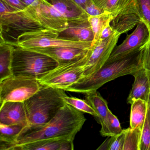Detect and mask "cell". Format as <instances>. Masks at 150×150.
Masks as SVG:
<instances>
[{
	"label": "cell",
	"instance_id": "cell-1",
	"mask_svg": "<svg viewBox=\"0 0 150 150\" xmlns=\"http://www.w3.org/2000/svg\"><path fill=\"white\" fill-rule=\"evenodd\" d=\"M86 120L83 112L66 103L47 123L41 126L25 127L9 150L13 146L39 139L68 136L75 137Z\"/></svg>",
	"mask_w": 150,
	"mask_h": 150
},
{
	"label": "cell",
	"instance_id": "cell-2",
	"mask_svg": "<svg viewBox=\"0 0 150 150\" xmlns=\"http://www.w3.org/2000/svg\"><path fill=\"white\" fill-rule=\"evenodd\" d=\"M143 49L121 58L107 61L97 71L81 79L65 91L85 93L97 90L107 82L117 78L129 74L133 75L143 67Z\"/></svg>",
	"mask_w": 150,
	"mask_h": 150
},
{
	"label": "cell",
	"instance_id": "cell-3",
	"mask_svg": "<svg viewBox=\"0 0 150 150\" xmlns=\"http://www.w3.org/2000/svg\"><path fill=\"white\" fill-rule=\"evenodd\" d=\"M64 90L41 86L34 95L24 102L28 126H37L49 122L66 103Z\"/></svg>",
	"mask_w": 150,
	"mask_h": 150
},
{
	"label": "cell",
	"instance_id": "cell-4",
	"mask_svg": "<svg viewBox=\"0 0 150 150\" xmlns=\"http://www.w3.org/2000/svg\"><path fill=\"white\" fill-rule=\"evenodd\" d=\"M59 64L47 55L14 45L12 64L13 76L38 80Z\"/></svg>",
	"mask_w": 150,
	"mask_h": 150
},
{
	"label": "cell",
	"instance_id": "cell-5",
	"mask_svg": "<svg viewBox=\"0 0 150 150\" xmlns=\"http://www.w3.org/2000/svg\"><path fill=\"white\" fill-rule=\"evenodd\" d=\"M45 29L27 9L20 11L8 6L2 0L0 1L1 38L8 35L14 39L15 42L18 37L24 33Z\"/></svg>",
	"mask_w": 150,
	"mask_h": 150
},
{
	"label": "cell",
	"instance_id": "cell-6",
	"mask_svg": "<svg viewBox=\"0 0 150 150\" xmlns=\"http://www.w3.org/2000/svg\"><path fill=\"white\" fill-rule=\"evenodd\" d=\"M92 50V47L82 57L59 64L55 69L39 79V83L42 86L65 91L70 86L83 79V66L87 61Z\"/></svg>",
	"mask_w": 150,
	"mask_h": 150
},
{
	"label": "cell",
	"instance_id": "cell-7",
	"mask_svg": "<svg viewBox=\"0 0 150 150\" xmlns=\"http://www.w3.org/2000/svg\"><path fill=\"white\" fill-rule=\"evenodd\" d=\"M59 34L46 29L27 32L19 36L15 42L10 43L23 48L66 47L88 50L92 47L91 42L66 40L59 38Z\"/></svg>",
	"mask_w": 150,
	"mask_h": 150
},
{
	"label": "cell",
	"instance_id": "cell-8",
	"mask_svg": "<svg viewBox=\"0 0 150 150\" xmlns=\"http://www.w3.org/2000/svg\"><path fill=\"white\" fill-rule=\"evenodd\" d=\"M41 86L38 80L12 75L0 81V104L7 101L24 102Z\"/></svg>",
	"mask_w": 150,
	"mask_h": 150
},
{
	"label": "cell",
	"instance_id": "cell-9",
	"mask_svg": "<svg viewBox=\"0 0 150 150\" xmlns=\"http://www.w3.org/2000/svg\"><path fill=\"white\" fill-rule=\"evenodd\" d=\"M27 10L47 29L59 34L68 27V21L46 0H40L37 6L28 7Z\"/></svg>",
	"mask_w": 150,
	"mask_h": 150
},
{
	"label": "cell",
	"instance_id": "cell-10",
	"mask_svg": "<svg viewBox=\"0 0 150 150\" xmlns=\"http://www.w3.org/2000/svg\"><path fill=\"white\" fill-rule=\"evenodd\" d=\"M121 35L115 32L109 38L100 40L92 46L90 56L83 66L84 77H88L97 71L110 57Z\"/></svg>",
	"mask_w": 150,
	"mask_h": 150
},
{
	"label": "cell",
	"instance_id": "cell-11",
	"mask_svg": "<svg viewBox=\"0 0 150 150\" xmlns=\"http://www.w3.org/2000/svg\"><path fill=\"white\" fill-rule=\"evenodd\" d=\"M150 39V32L148 27L144 22H140L122 44L115 47L107 61L118 59L141 50Z\"/></svg>",
	"mask_w": 150,
	"mask_h": 150
},
{
	"label": "cell",
	"instance_id": "cell-12",
	"mask_svg": "<svg viewBox=\"0 0 150 150\" xmlns=\"http://www.w3.org/2000/svg\"><path fill=\"white\" fill-rule=\"evenodd\" d=\"M0 123L28 126L25 105L23 102L7 101L1 105Z\"/></svg>",
	"mask_w": 150,
	"mask_h": 150
},
{
	"label": "cell",
	"instance_id": "cell-13",
	"mask_svg": "<svg viewBox=\"0 0 150 150\" xmlns=\"http://www.w3.org/2000/svg\"><path fill=\"white\" fill-rule=\"evenodd\" d=\"M58 11L68 23L88 21V16L74 0H46Z\"/></svg>",
	"mask_w": 150,
	"mask_h": 150
},
{
	"label": "cell",
	"instance_id": "cell-14",
	"mask_svg": "<svg viewBox=\"0 0 150 150\" xmlns=\"http://www.w3.org/2000/svg\"><path fill=\"white\" fill-rule=\"evenodd\" d=\"M47 55L56 60L59 64L66 63L85 55L88 50L66 47L25 48Z\"/></svg>",
	"mask_w": 150,
	"mask_h": 150
},
{
	"label": "cell",
	"instance_id": "cell-15",
	"mask_svg": "<svg viewBox=\"0 0 150 150\" xmlns=\"http://www.w3.org/2000/svg\"><path fill=\"white\" fill-rule=\"evenodd\" d=\"M132 76L134 77V81L127 99L128 103L131 104L132 102L139 99L148 102L150 91L149 71L143 67L136 72Z\"/></svg>",
	"mask_w": 150,
	"mask_h": 150
},
{
	"label": "cell",
	"instance_id": "cell-16",
	"mask_svg": "<svg viewBox=\"0 0 150 150\" xmlns=\"http://www.w3.org/2000/svg\"><path fill=\"white\" fill-rule=\"evenodd\" d=\"M58 37L66 40L92 43L94 38L93 32L88 21L69 23L67 28L59 33Z\"/></svg>",
	"mask_w": 150,
	"mask_h": 150
},
{
	"label": "cell",
	"instance_id": "cell-17",
	"mask_svg": "<svg viewBox=\"0 0 150 150\" xmlns=\"http://www.w3.org/2000/svg\"><path fill=\"white\" fill-rule=\"evenodd\" d=\"M75 136H68L35 140L13 146L10 150H62L67 141L74 140Z\"/></svg>",
	"mask_w": 150,
	"mask_h": 150
},
{
	"label": "cell",
	"instance_id": "cell-18",
	"mask_svg": "<svg viewBox=\"0 0 150 150\" xmlns=\"http://www.w3.org/2000/svg\"><path fill=\"white\" fill-rule=\"evenodd\" d=\"M142 21L136 6L120 14L112 20L110 25L114 31L120 35L127 33Z\"/></svg>",
	"mask_w": 150,
	"mask_h": 150
},
{
	"label": "cell",
	"instance_id": "cell-19",
	"mask_svg": "<svg viewBox=\"0 0 150 150\" xmlns=\"http://www.w3.org/2000/svg\"><path fill=\"white\" fill-rule=\"evenodd\" d=\"M105 13L112 16L113 19L125 10L135 6V0H92Z\"/></svg>",
	"mask_w": 150,
	"mask_h": 150
},
{
	"label": "cell",
	"instance_id": "cell-20",
	"mask_svg": "<svg viewBox=\"0 0 150 150\" xmlns=\"http://www.w3.org/2000/svg\"><path fill=\"white\" fill-rule=\"evenodd\" d=\"M26 127L22 125H9L0 123V150H9Z\"/></svg>",
	"mask_w": 150,
	"mask_h": 150
},
{
	"label": "cell",
	"instance_id": "cell-21",
	"mask_svg": "<svg viewBox=\"0 0 150 150\" xmlns=\"http://www.w3.org/2000/svg\"><path fill=\"white\" fill-rule=\"evenodd\" d=\"M14 45L7 42L0 43V81L13 75V53Z\"/></svg>",
	"mask_w": 150,
	"mask_h": 150
},
{
	"label": "cell",
	"instance_id": "cell-22",
	"mask_svg": "<svg viewBox=\"0 0 150 150\" xmlns=\"http://www.w3.org/2000/svg\"><path fill=\"white\" fill-rule=\"evenodd\" d=\"M147 111L148 103L146 101L139 99L132 102L131 107L130 127L132 129L139 127L143 129Z\"/></svg>",
	"mask_w": 150,
	"mask_h": 150
},
{
	"label": "cell",
	"instance_id": "cell-23",
	"mask_svg": "<svg viewBox=\"0 0 150 150\" xmlns=\"http://www.w3.org/2000/svg\"><path fill=\"white\" fill-rule=\"evenodd\" d=\"M85 94L86 100L97 113L98 122L101 124L107 118L109 110L107 101L97 90L87 92Z\"/></svg>",
	"mask_w": 150,
	"mask_h": 150
},
{
	"label": "cell",
	"instance_id": "cell-24",
	"mask_svg": "<svg viewBox=\"0 0 150 150\" xmlns=\"http://www.w3.org/2000/svg\"><path fill=\"white\" fill-rule=\"evenodd\" d=\"M112 20V16L107 13L96 16H88V21L91 25L94 36L92 46L99 41L102 30L108 23H111Z\"/></svg>",
	"mask_w": 150,
	"mask_h": 150
},
{
	"label": "cell",
	"instance_id": "cell-25",
	"mask_svg": "<svg viewBox=\"0 0 150 150\" xmlns=\"http://www.w3.org/2000/svg\"><path fill=\"white\" fill-rule=\"evenodd\" d=\"M101 125V129L100 133L103 137L116 136L121 133L123 130L118 118L110 110L108 112L107 118Z\"/></svg>",
	"mask_w": 150,
	"mask_h": 150
},
{
	"label": "cell",
	"instance_id": "cell-26",
	"mask_svg": "<svg viewBox=\"0 0 150 150\" xmlns=\"http://www.w3.org/2000/svg\"><path fill=\"white\" fill-rule=\"evenodd\" d=\"M142 131L139 127L132 129L129 127L126 129L123 150H139Z\"/></svg>",
	"mask_w": 150,
	"mask_h": 150
},
{
	"label": "cell",
	"instance_id": "cell-27",
	"mask_svg": "<svg viewBox=\"0 0 150 150\" xmlns=\"http://www.w3.org/2000/svg\"><path fill=\"white\" fill-rule=\"evenodd\" d=\"M64 99L66 103L71 105L78 110L83 113L90 114L97 119L98 118L97 113L86 100L69 96L67 95L64 96Z\"/></svg>",
	"mask_w": 150,
	"mask_h": 150
},
{
	"label": "cell",
	"instance_id": "cell-28",
	"mask_svg": "<svg viewBox=\"0 0 150 150\" xmlns=\"http://www.w3.org/2000/svg\"><path fill=\"white\" fill-rule=\"evenodd\" d=\"M135 3L139 15L150 32V0H135Z\"/></svg>",
	"mask_w": 150,
	"mask_h": 150
},
{
	"label": "cell",
	"instance_id": "cell-29",
	"mask_svg": "<svg viewBox=\"0 0 150 150\" xmlns=\"http://www.w3.org/2000/svg\"><path fill=\"white\" fill-rule=\"evenodd\" d=\"M139 150H150V122L147 114L141 133Z\"/></svg>",
	"mask_w": 150,
	"mask_h": 150
},
{
	"label": "cell",
	"instance_id": "cell-30",
	"mask_svg": "<svg viewBox=\"0 0 150 150\" xmlns=\"http://www.w3.org/2000/svg\"><path fill=\"white\" fill-rule=\"evenodd\" d=\"M126 132L125 129L118 135L110 137L108 150H123Z\"/></svg>",
	"mask_w": 150,
	"mask_h": 150
},
{
	"label": "cell",
	"instance_id": "cell-31",
	"mask_svg": "<svg viewBox=\"0 0 150 150\" xmlns=\"http://www.w3.org/2000/svg\"><path fill=\"white\" fill-rule=\"evenodd\" d=\"M142 63L143 68L150 71V39L143 48Z\"/></svg>",
	"mask_w": 150,
	"mask_h": 150
},
{
	"label": "cell",
	"instance_id": "cell-32",
	"mask_svg": "<svg viewBox=\"0 0 150 150\" xmlns=\"http://www.w3.org/2000/svg\"><path fill=\"white\" fill-rule=\"evenodd\" d=\"M85 11L88 16H96L105 13L102 9L96 6L93 1L87 6Z\"/></svg>",
	"mask_w": 150,
	"mask_h": 150
},
{
	"label": "cell",
	"instance_id": "cell-33",
	"mask_svg": "<svg viewBox=\"0 0 150 150\" xmlns=\"http://www.w3.org/2000/svg\"><path fill=\"white\" fill-rule=\"evenodd\" d=\"M13 8L20 11H25L28 7L21 0H2Z\"/></svg>",
	"mask_w": 150,
	"mask_h": 150
},
{
	"label": "cell",
	"instance_id": "cell-34",
	"mask_svg": "<svg viewBox=\"0 0 150 150\" xmlns=\"http://www.w3.org/2000/svg\"><path fill=\"white\" fill-rule=\"evenodd\" d=\"M115 33V31L110 25V23H109L104 27L102 30L99 40H104L109 38Z\"/></svg>",
	"mask_w": 150,
	"mask_h": 150
},
{
	"label": "cell",
	"instance_id": "cell-35",
	"mask_svg": "<svg viewBox=\"0 0 150 150\" xmlns=\"http://www.w3.org/2000/svg\"><path fill=\"white\" fill-rule=\"evenodd\" d=\"M74 1L80 7L85 11L87 6L92 2V0H74Z\"/></svg>",
	"mask_w": 150,
	"mask_h": 150
},
{
	"label": "cell",
	"instance_id": "cell-36",
	"mask_svg": "<svg viewBox=\"0 0 150 150\" xmlns=\"http://www.w3.org/2000/svg\"><path fill=\"white\" fill-rule=\"evenodd\" d=\"M110 137L107 138L102 144L97 148V150H108L109 146Z\"/></svg>",
	"mask_w": 150,
	"mask_h": 150
},
{
	"label": "cell",
	"instance_id": "cell-37",
	"mask_svg": "<svg viewBox=\"0 0 150 150\" xmlns=\"http://www.w3.org/2000/svg\"><path fill=\"white\" fill-rule=\"evenodd\" d=\"M149 75H150V71H149ZM148 111H147V116L149 117V120L150 122V94H149V99L148 100Z\"/></svg>",
	"mask_w": 150,
	"mask_h": 150
}]
</instances>
